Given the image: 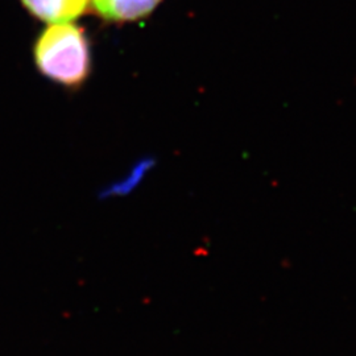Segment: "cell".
Returning <instances> with one entry per match:
<instances>
[{"mask_svg":"<svg viewBox=\"0 0 356 356\" xmlns=\"http://www.w3.org/2000/svg\"><path fill=\"white\" fill-rule=\"evenodd\" d=\"M38 70L65 86L76 88L89 76V44L83 31L70 23L51 24L35 45Z\"/></svg>","mask_w":356,"mask_h":356,"instance_id":"1","label":"cell"},{"mask_svg":"<svg viewBox=\"0 0 356 356\" xmlns=\"http://www.w3.org/2000/svg\"><path fill=\"white\" fill-rule=\"evenodd\" d=\"M152 166V161H141L139 163V165L135 166L131 173L115 182L113 185L104 188L101 193H99V198L103 200H110V198H115V197H124L128 195L131 191H134V189L139 185L141 182V179L145 176V173L149 170V168Z\"/></svg>","mask_w":356,"mask_h":356,"instance_id":"4","label":"cell"},{"mask_svg":"<svg viewBox=\"0 0 356 356\" xmlns=\"http://www.w3.org/2000/svg\"><path fill=\"white\" fill-rule=\"evenodd\" d=\"M23 6L40 20L61 24L70 23L85 13L90 0H22Z\"/></svg>","mask_w":356,"mask_h":356,"instance_id":"2","label":"cell"},{"mask_svg":"<svg viewBox=\"0 0 356 356\" xmlns=\"http://www.w3.org/2000/svg\"><path fill=\"white\" fill-rule=\"evenodd\" d=\"M94 8L110 22H132L152 13L161 0H91Z\"/></svg>","mask_w":356,"mask_h":356,"instance_id":"3","label":"cell"}]
</instances>
